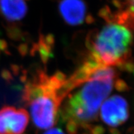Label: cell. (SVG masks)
Instances as JSON below:
<instances>
[{
	"instance_id": "cell-3",
	"label": "cell",
	"mask_w": 134,
	"mask_h": 134,
	"mask_svg": "<svg viewBox=\"0 0 134 134\" xmlns=\"http://www.w3.org/2000/svg\"><path fill=\"white\" fill-rule=\"evenodd\" d=\"M129 27L118 22L110 23L91 36L88 41L90 59L103 66H121L128 58L133 43Z\"/></svg>"
},
{
	"instance_id": "cell-2",
	"label": "cell",
	"mask_w": 134,
	"mask_h": 134,
	"mask_svg": "<svg viewBox=\"0 0 134 134\" xmlns=\"http://www.w3.org/2000/svg\"><path fill=\"white\" fill-rule=\"evenodd\" d=\"M63 73L48 75L40 72L26 85L23 99L29 106L36 127L49 129L56 123L60 105L69 95Z\"/></svg>"
},
{
	"instance_id": "cell-6",
	"label": "cell",
	"mask_w": 134,
	"mask_h": 134,
	"mask_svg": "<svg viewBox=\"0 0 134 134\" xmlns=\"http://www.w3.org/2000/svg\"><path fill=\"white\" fill-rule=\"evenodd\" d=\"M59 10L62 19L70 26H79L88 19L83 0H61Z\"/></svg>"
},
{
	"instance_id": "cell-4",
	"label": "cell",
	"mask_w": 134,
	"mask_h": 134,
	"mask_svg": "<svg viewBox=\"0 0 134 134\" xmlns=\"http://www.w3.org/2000/svg\"><path fill=\"white\" fill-rule=\"evenodd\" d=\"M27 110L5 106L0 110V134H23L29 123Z\"/></svg>"
},
{
	"instance_id": "cell-5",
	"label": "cell",
	"mask_w": 134,
	"mask_h": 134,
	"mask_svg": "<svg viewBox=\"0 0 134 134\" xmlns=\"http://www.w3.org/2000/svg\"><path fill=\"white\" fill-rule=\"evenodd\" d=\"M100 116L103 122L109 127H119L123 124L129 116L127 103L121 96H112L102 103Z\"/></svg>"
},
{
	"instance_id": "cell-8",
	"label": "cell",
	"mask_w": 134,
	"mask_h": 134,
	"mask_svg": "<svg viewBox=\"0 0 134 134\" xmlns=\"http://www.w3.org/2000/svg\"><path fill=\"white\" fill-rule=\"evenodd\" d=\"M43 134H65V133L59 128H52V129H48L47 131Z\"/></svg>"
},
{
	"instance_id": "cell-1",
	"label": "cell",
	"mask_w": 134,
	"mask_h": 134,
	"mask_svg": "<svg viewBox=\"0 0 134 134\" xmlns=\"http://www.w3.org/2000/svg\"><path fill=\"white\" fill-rule=\"evenodd\" d=\"M114 80L112 67L97 64L88 80L70 95L63 108L69 133L76 134L79 129L88 128L95 122L99 109L113 88Z\"/></svg>"
},
{
	"instance_id": "cell-7",
	"label": "cell",
	"mask_w": 134,
	"mask_h": 134,
	"mask_svg": "<svg viewBox=\"0 0 134 134\" xmlns=\"http://www.w3.org/2000/svg\"><path fill=\"white\" fill-rule=\"evenodd\" d=\"M0 12L8 21H19L27 12L26 0H0Z\"/></svg>"
}]
</instances>
